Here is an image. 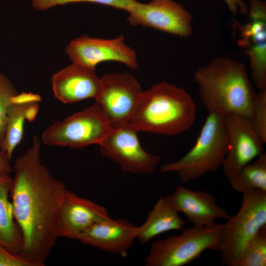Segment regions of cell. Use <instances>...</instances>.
Returning <instances> with one entry per match:
<instances>
[{
	"instance_id": "cell-1",
	"label": "cell",
	"mask_w": 266,
	"mask_h": 266,
	"mask_svg": "<svg viewBox=\"0 0 266 266\" xmlns=\"http://www.w3.org/2000/svg\"><path fill=\"white\" fill-rule=\"evenodd\" d=\"M40 143L32 146L14 163L10 191L14 219L23 237L21 255L43 266L58 236L61 207L66 190L40 158Z\"/></svg>"
},
{
	"instance_id": "cell-2",
	"label": "cell",
	"mask_w": 266,
	"mask_h": 266,
	"mask_svg": "<svg viewBox=\"0 0 266 266\" xmlns=\"http://www.w3.org/2000/svg\"><path fill=\"white\" fill-rule=\"evenodd\" d=\"M194 79L208 112L239 115L251 121L257 93L242 63L228 57H216L199 68Z\"/></svg>"
},
{
	"instance_id": "cell-3",
	"label": "cell",
	"mask_w": 266,
	"mask_h": 266,
	"mask_svg": "<svg viewBox=\"0 0 266 266\" xmlns=\"http://www.w3.org/2000/svg\"><path fill=\"white\" fill-rule=\"evenodd\" d=\"M196 116L191 95L162 81L142 92L130 124L138 132L174 135L189 129Z\"/></svg>"
},
{
	"instance_id": "cell-4",
	"label": "cell",
	"mask_w": 266,
	"mask_h": 266,
	"mask_svg": "<svg viewBox=\"0 0 266 266\" xmlns=\"http://www.w3.org/2000/svg\"><path fill=\"white\" fill-rule=\"evenodd\" d=\"M226 116L208 112L192 148L178 160L162 165V173L174 172L182 183L199 179L222 166L229 147Z\"/></svg>"
},
{
	"instance_id": "cell-5",
	"label": "cell",
	"mask_w": 266,
	"mask_h": 266,
	"mask_svg": "<svg viewBox=\"0 0 266 266\" xmlns=\"http://www.w3.org/2000/svg\"><path fill=\"white\" fill-rule=\"evenodd\" d=\"M224 224L196 226L182 230L153 242L145 259L146 266H183L197 260L206 250L219 251Z\"/></svg>"
},
{
	"instance_id": "cell-6",
	"label": "cell",
	"mask_w": 266,
	"mask_h": 266,
	"mask_svg": "<svg viewBox=\"0 0 266 266\" xmlns=\"http://www.w3.org/2000/svg\"><path fill=\"white\" fill-rule=\"evenodd\" d=\"M242 194L238 212L224 224L219 250L223 266H234L245 245L266 226V192L253 190Z\"/></svg>"
},
{
	"instance_id": "cell-7",
	"label": "cell",
	"mask_w": 266,
	"mask_h": 266,
	"mask_svg": "<svg viewBox=\"0 0 266 266\" xmlns=\"http://www.w3.org/2000/svg\"><path fill=\"white\" fill-rule=\"evenodd\" d=\"M112 129L100 105L96 102L47 128L42 135L43 143L50 146L81 149L99 144Z\"/></svg>"
},
{
	"instance_id": "cell-8",
	"label": "cell",
	"mask_w": 266,
	"mask_h": 266,
	"mask_svg": "<svg viewBox=\"0 0 266 266\" xmlns=\"http://www.w3.org/2000/svg\"><path fill=\"white\" fill-rule=\"evenodd\" d=\"M95 99L112 128L130 124L142 93L136 78L128 73H108L100 78Z\"/></svg>"
},
{
	"instance_id": "cell-9",
	"label": "cell",
	"mask_w": 266,
	"mask_h": 266,
	"mask_svg": "<svg viewBox=\"0 0 266 266\" xmlns=\"http://www.w3.org/2000/svg\"><path fill=\"white\" fill-rule=\"evenodd\" d=\"M138 132L130 124L112 128L100 143V150L124 171L150 174L156 170L161 158L142 148Z\"/></svg>"
},
{
	"instance_id": "cell-10",
	"label": "cell",
	"mask_w": 266,
	"mask_h": 266,
	"mask_svg": "<svg viewBox=\"0 0 266 266\" xmlns=\"http://www.w3.org/2000/svg\"><path fill=\"white\" fill-rule=\"evenodd\" d=\"M130 24L150 27L182 37L193 32L192 16L182 4L174 0H136L128 9Z\"/></svg>"
},
{
	"instance_id": "cell-11",
	"label": "cell",
	"mask_w": 266,
	"mask_h": 266,
	"mask_svg": "<svg viewBox=\"0 0 266 266\" xmlns=\"http://www.w3.org/2000/svg\"><path fill=\"white\" fill-rule=\"evenodd\" d=\"M66 52L72 63L93 70L105 62H119L132 69L138 66L135 51L122 35L104 39L84 35L71 40Z\"/></svg>"
},
{
	"instance_id": "cell-12",
	"label": "cell",
	"mask_w": 266,
	"mask_h": 266,
	"mask_svg": "<svg viewBox=\"0 0 266 266\" xmlns=\"http://www.w3.org/2000/svg\"><path fill=\"white\" fill-rule=\"evenodd\" d=\"M247 21L239 28L238 45L247 55L251 78L259 91L266 90V2L249 0Z\"/></svg>"
},
{
	"instance_id": "cell-13",
	"label": "cell",
	"mask_w": 266,
	"mask_h": 266,
	"mask_svg": "<svg viewBox=\"0 0 266 266\" xmlns=\"http://www.w3.org/2000/svg\"><path fill=\"white\" fill-rule=\"evenodd\" d=\"M225 126L229 147L222 166L225 176L230 180L264 153L265 143L253 129L251 121L244 116L226 115Z\"/></svg>"
},
{
	"instance_id": "cell-14",
	"label": "cell",
	"mask_w": 266,
	"mask_h": 266,
	"mask_svg": "<svg viewBox=\"0 0 266 266\" xmlns=\"http://www.w3.org/2000/svg\"><path fill=\"white\" fill-rule=\"evenodd\" d=\"M110 218L105 207L66 190L60 213L59 237L77 239L96 222Z\"/></svg>"
},
{
	"instance_id": "cell-15",
	"label": "cell",
	"mask_w": 266,
	"mask_h": 266,
	"mask_svg": "<svg viewBox=\"0 0 266 266\" xmlns=\"http://www.w3.org/2000/svg\"><path fill=\"white\" fill-rule=\"evenodd\" d=\"M138 227L122 219L100 220L77 238L82 243L103 251L125 255L137 238Z\"/></svg>"
},
{
	"instance_id": "cell-16",
	"label": "cell",
	"mask_w": 266,
	"mask_h": 266,
	"mask_svg": "<svg viewBox=\"0 0 266 266\" xmlns=\"http://www.w3.org/2000/svg\"><path fill=\"white\" fill-rule=\"evenodd\" d=\"M165 198L194 226H211L216 223L217 219L227 220L230 216L224 208L216 203L215 197L209 192L178 186Z\"/></svg>"
},
{
	"instance_id": "cell-17",
	"label": "cell",
	"mask_w": 266,
	"mask_h": 266,
	"mask_svg": "<svg viewBox=\"0 0 266 266\" xmlns=\"http://www.w3.org/2000/svg\"><path fill=\"white\" fill-rule=\"evenodd\" d=\"M52 87L58 100L64 103H72L96 99L100 90L101 80L95 70L72 62L53 75Z\"/></svg>"
},
{
	"instance_id": "cell-18",
	"label": "cell",
	"mask_w": 266,
	"mask_h": 266,
	"mask_svg": "<svg viewBox=\"0 0 266 266\" xmlns=\"http://www.w3.org/2000/svg\"><path fill=\"white\" fill-rule=\"evenodd\" d=\"M40 97L31 93L17 94L7 111L4 137L0 149L11 160L16 147L21 141L26 120L32 121L39 108Z\"/></svg>"
},
{
	"instance_id": "cell-19",
	"label": "cell",
	"mask_w": 266,
	"mask_h": 266,
	"mask_svg": "<svg viewBox=\"0 0 266 266\" xmlns=\"http://www.w3.org/2000/svg\"><path fill=\"white\" fill-rule=\"evenodd\" d=\"M184 221L166 200L159 198L148 213L144 223L138 227L137 238L141 244L146 243L156 236L173 230H182Z\"/></svg>"
},
{
	"instance_id": "cell-20",
	"label": "cell",
	"mask_w": 266,
	"mask_h": 266,
	"mask_svg": "<svg viewBox=\"0 0 266 266\" xmlns=\"http://www.w3.org/2000/svg\"><path fill=\"white\" fill-rule=\"evenodd\" d=\"M12 183L9 174L0 179V244L20 254L24 243L23 235L14 219L12 203L8 200Z\"/></svg>"
},
{
	"instance_id": "cell-21",
	"label": "cell",
	"mask_w": 266,
	"mask_h": 266,
	"mask_svg": "<svg viewBox=\"0 0 266 266\" xmlns=\"http://www.w3.org/2000/svg\"><path fill=\"white\" fill-rule=\"evenodd\" d=\"M231 187L241 194L253 190L266 192V154L248 164L229 180Z\"/></svg>"
},
{
	"instance_id": "cell-22",
	"label": "cell",
	"mask_w": 266,
	"mask_h": 266,
	"mask_svg": "<svg viewBox=\"0 0 266 266\" xmlns=\"http://www.w3.org/2000/svg\"><path fill=\"white\" fill-rule=\"evenodd\" d=\"M266 266V226L262 227L243 248L234 266Z\"/></svg>"
},
{
	"instance_id": "cell-23",
	"label": "cell",
	"mask_w": 266,
	"mask_h": 266,
	"mask_svg": "<svg viewBox=\"0 0 266 266\" xmlns=\"http://www.w3.org/2000/svg\"><path fill=\"white\" fill-rule=\"evenodd\" d=\"M136 0H32L37 10H47L58 5L75 2H90L111 6L127 11Z\"/></svg>"
},
{
	"instance_id": "cell-24",
	"label": "cell",
	"mask_w": 266,
	"mask_h": 266,
	"mask_svg": "<svg viewBox=\"0 0 266 266\" xmlns=\"http://www.w3.org/2000/svg\"><path fill=\"white\" fill-rule=\"evenodd\" d=\"M17 94L10 81L0 73V149L4 137L8 109Z\"/></svg>"
},
{
	"instance_id": "cell-25",
	"label": "cell",
	"mask_w": 266,
	"mask_h": 266,
	"mask_svg": "<svg viewBox=\"0 0 266 266\" xmlns=\"http://www.w3.org/2000/svg\"><path fill=\"white\" fill-rule=\"evenodd\" d=\"M252 127L265 143H266V90L257 93L252 110Z\"/></svg>"
},
{
	"instance_id": "cell-26",
	"label": "cell",
	"mask_w": 266,
	"mask_h": 266,
	"mask_svg": "<svg viewBox=\"0 0 266 266\" xmlns=\"http://www.w3.org/2000/svg\"><path fill=\"white\" fill-rule=\"evenodd\" d=\"M0 266H35L20 254L12 252L0 244Z\"/></svg>"
},
{
	"instance_id": "cell-27",
	"label": "cell",
	"mask_w": 266,
	"mask_h": 266,
	"mask_svg": "<svg viewBox=\"0 0 266 266\" xmlns=\"http://www.w3.org/2000/svg\"><path fill=\"white\" fill-rule=\"evenodd\" d=\"M230 12L234 15L240 13L247 15L248 5L244 0H224Z\"/></svg>"
},
{
	"instance_id": "cell-28",
	"label": "cell",
	"mask_w": 266,
	"mask_h": 266,
	"mask_svg": "<svg viewBox=\"0 0 266 266\" xmlns=\"http://www.w3.org/2000/svg\"><path fill=\"white\" fill-rule=\"evenodd\" d=\"M10 160L7 156L0 149V172L9 174L12 171L10 164Z\"/></svg>"
},
{
	"instance_id": "cell-29",
	"label": "cell",
	"mask_w": 266,
	"mask_h": 266,
	"mask_svg": "<svg viewBox=\"0 0 266 266\" xmlns=\"http://www.w3.org/2000/svg\"><path fill=\"white\" fill-rule=\"evenodd\" d=\"M6 174H9L3 173L0 172V179H1L2 177H3Z\"/></svg>"
}]
</instances>
